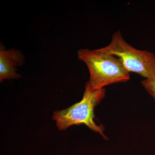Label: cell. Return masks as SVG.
Instances as JSON below:
<instances>
[{
	"mask_svg": "<svg viewBox=\"0 0 155 155\" xmlns=\"http://www.w3.org/2000/svg\"><path fill=\"white\" fill-rule=\"evenodd\" d=\"M78 57L87 66L90 74L89 82L95 89L130 79L129 72L120 59L100 49H81L78 51Z\"/></svg>",
	"mask_w": 155,
	"mask_h": 155,
	"instance_id": "1",
	"label": "cell"
},
{
	"mask_svg": "<svg viewBox=\"0 0 155 155\" xmlns=\"http://www.w3.org/2000/svg\"><path fill=\"white\" fill-rule=\"evenodd\" d=\"M141 83L147 92L155 100V76L143 80Z\"/></svg>",
	"mask_w": 155,
	"mask_h": 155,
	"instance_id": "5",
	"label": "cell"
},
{
	"mask_svg": "<svg viewBox=\"0 0 155 155\" xmlns=\"http://www.w3.org/2000/svg\"><path fill=\"white\" fill-rule=\"evenodd\" d=\"M24 54L18 50L3 49L0 51V81L4 79H18L21 77L17 72V67H21L25 62Z\"/></svg>",
	"mask_w": 155,
	"mask_h": 155,
	"instance_id": "4",
	"label": "cell"
},
{
	"mask_svg": "<svg viewBox=\"0 0 155 155\" xmlns=\"http://www.w3.org/2000/svg\"><path fill=\"white\" fill-rule=\"evenodd\" d=\"M100 50L120 59L125 69L146 78L155 76V55L147 51L137 49L127 43L120 31L114 34L110 44Z\"/></svg>",
	"mask_w": 155,
	"mask_h": 155,
	"instance_id": "3",
	"label": "cell"
},
{
	"mask_svg": "<svg viewBox=\"0 0 155 155\" xmlns=\"http://www.w3.org/2000/svg\"><path fill=\"white\" fill-rule=\"evenodd\" d=\"M105 93V89H95L87 81L83 98L80 102L67 109L54 112L53 119L56 121L59 130H66L73 125L85 124L107 139L103 125H97L94 121V108L104 98Z\"/></svg>",
	"mask_w": 155,
	"mask_h": 155,
	"instance_id": "2",
	"label": "cell"
}]
</instances>
